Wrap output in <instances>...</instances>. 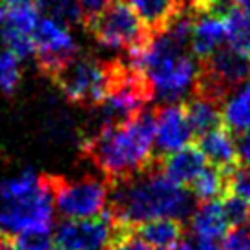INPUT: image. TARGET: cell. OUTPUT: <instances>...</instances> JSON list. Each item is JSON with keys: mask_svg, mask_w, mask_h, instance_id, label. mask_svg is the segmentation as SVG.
Segmentation results:
<instances>
[{"mask_svg": "<svg viewBox=\"0 0 250 250\" xmlns=\"http://www.w3.org/2000/svg\"><path fill=\"white\" fill-rule=\"evenodd\" d=\"M108 205L106 212L119 229L135 230L155 219L190 221L197 199L161 172V155H155L145 170L110 183Z\"/></svg>", "mask_w": 250, "mask_h": 250, "instance_id": "6da1fadb", "label": "cell"}, {"mask_svg": "<svg viewBox=\"0 0 250 250\" xmlns=\"http://www.w3.org/2000/svg\"><path fill=\"white\" fill-rule=\"evenodd\" d=\"M155 141V111L143 110L119 126L103 128L88 135L83 152L104 174L108 183L145 170L152 159Z\"/></svg>", "mask_w": 250, "mask_h": 250, "instance_id": "7a4b0ae2", "label": "cell"}, {"mask_svg": "<svg viewBox=\"0 0 250 250\" xmlns=\"http://www.w3.org/2000/svg\"><path fill=\"white\" fill-rule=\"evenodd\" d=\"M53 197L44 174L26 170L0 181V237L11 239L29 234H51Z\"/></svg>", "mask_w": 250, "mask_h": 250, "instance_id": "3957f363", "label": "cell"}, {"mask_svg": "<svg viewBox=\"0 0 250 250\" xmlns=\"http://www.w3.org/2000/svg\"><path fill=\"white\" fill-rule=\"evenodd\" d=\"M115 61L75 55L49 77L70 103L83 108H97L108 95Z\"/></svg>", "mask_w": 250, "mask_h": 250, "instance_id": "277c9868", "label": "cell"}, {"mask_svg": "<svg viewBox=\"0 0 250 250\" xmlns=\"http://www.w3.org/2000/svg\"><path fill=\"white\" fill-rule=\"evenodd\" d=\"M84 26L101 46L123 51L126 57L139 53L152 37L128 0H113L106 9L86 21Z\"/></svg>", "mask_w": 250, "mask_h": 250, "instance_id": "5b68a950", "label": "cell"}, {"mask_svg": "<svg viewBox=\"0 0 250 250\" xmlns=\"http://www.w3.org/2000/svg\"><path fill=\"white\" fill-rule=\"evenodd\" d=\"M53 207L64 217V221L93 219L106 212L110 197V183L93 175L81 179H68L64 175L46 174Z\"/></svg>", "mask_w": 250, "mask_h": 250, "instance_id": "8992f818", "label": "cell"}, {"mask_svg": "<svg viewBox=\"0 0 250 250\" xmlns=\"http://www.w3.org/2000/svg\"><path fill=\"white\" fill-rule=\"evenodd\" d=\"M31 42L39 68L48 77H51L64 64L70 62L73 57L79 55L77 42L68 26L46 15L39 17L35 28L31 31Z\"/></svg>", "mask_w": 250, "mask_h": 250, "instance_id": "52a82bcc", "label": "cell"}, {"mask_svg": "<svg viewBox=\"0 0 250 250\" xmlns=\"http://www.w3.org/2000/svg\"><path fill=\"white\" fill-rule=\"evenodd\" d=\"M125 229H119L108 212L93 219L62 221L55 229L53 241L66 250H110Z\"/></svg>", "mask_w": 250, "mask_h": 250, "instance_id": "ba28073f", "label": "cell"}, {"mask_svg": "<svg viewBox=\"0 0 250 250\" xmlns=\"http://www.w3.org/2000/svg\"><path fill=\"white\" fill-rule=\"evenodd\" d=\"M194 132L188 125L183 104H165L155 111V155H168L190 146Z\"/></svg>", "mask_w": 250, "mask_h": 250, "instance_id": "9c48e42d", "label": "cell"}, {"mask_svg": "<svg viewBox=\"0 0 250 250\" xmlns=\"http://www.w3.org/2000/svg\"><path fill=\"white\" fill-rule=\"evenodd\" d=\"M197 148L205 155L207 163H210V167L221 170L223 174H230L234 168L239 167L237 145L234 135L225 126L197 137Z\"/></svg>", "mask_w": 250, "mask_h": 250, "instance_id": "30bf717a", "label": "cell"}, {"mask_svg": "<svg viewBox=\"0 0 250 250\" xmlns=\"http://www.w3.org/2000/svg\"><path fill=\"white\" fill-rule=\"evenodd\" d=\"M225 41V19L208 13H195L190 35V49L197 61H205L217 49H221Z\"/></svg>", "mask_w": 250, "mask_h": 250, "instance_id": "8fae6325", "label": "cell"}, {"mask_svg": "<svg viewBox=\"0 0 250 250\" xmlns=\"http://www.w3.org/2000/svg\"><path fill=\"white\" fill-rule=\"evenodd\" d=\"M205 167L207 159L197 146H187L179 152L161 155V172L175 185L185 188L192 185V181L201 174Z\"/></svg>", "mask_w": 250, "mask_h": 250, "instance_id": "7c38bea8", "label": "cell"}, {"mask_svg": "<svg viewBox=\"0 0 250 250\" xmlns=\"http://www.w3.org/2000/svg\"><path fill=\"white\" fill-rule=\"evenodd\" d=\"M181 104L188 119V125L194 132V137H201L205 133L223 126L221 104H217L214 101L199 97V95H190Z\"/></svg>", "mask_w": 250, "mask_h": 250, "instance_id": "4fadbf2b", "label": "cell"}, {"mask_svg": "<svg viewBox=\"0 0 250 250\" xmlns=\"http://www.w3.org/2000/svg\"><path fill=\"white\" fill-rule=\"evenodd\" d=\"M229 223L225 219L221 208V201L199 203L194 215L190 217V230L195 239H210L217 241L219 237H225Z\"/></svg>", "mask_w": 250, "mask_h": 250, "instance_id": "5bb4252c", "label": "cell"}, {"mask_svg": "<svg viewBox=\"0 0 250 250\" xmlns=\"http://www.w3.org/2000/svg\"><path fill=\"white\" fill-rule=\"evenodd\" d=\"M223 125L232 135H243L250 130V81L230 93L221 106Z\"/></svg>", "mask_w": 250, "mask_h": 250, "instance_id": "9a60e30c", "label": "cell"}, {"mask_svg": "<svg viewBox=\"0 0 250 250\" xmlns=\"http://www.w3.org/2000/svg\"><path fill=\"white\" fill-rule=\"evenodd\" d=\"M133 234L152 249H168L183 241L185 227L175 219H155L137 227Z\"/></svg>", "mask_w": 250, "mask_h": 250, "instance_id": "2e32d148", "label": "cell"}, {"mask_svg": "<svg viewBox=\"0 0 250 250\" xmlns=\"http://www.w3.org/2000/svg\"><path fill=\"white\" fill-rule=\"evenodd\" d=\"M190 188H192L190 192L194 194L197 203L217 201V197H225L229 194L227 192V174L207 165L201 174L192 181Z\"/></svg>", "mask_w": 250, "mask_h": 250, "instance_id": "e0dca14e", "label": "cell"}, {"mask_svg": "<svg viewBox=\"0 0 250 250\" xmlns=\"http://www.w3.org/2000/svg\"><path fill=\"white\" fill-rule=\"evenodd\" d=\"M225 33L229 46L250 57V15L239 7L232 9L225 19Z\"/></svg>", "mask_w": 250, "mask_h": 250, "instance_id": "ac0fdd59", "label": "cell"}, {"mask_svg": "<svg viewBox=\"0 0 250 250\" xmlns=\"http://www.w3.org/2000/svg\"><path fill=\"white\" fill-rule=\"evenodd\" d=\"M35 6L39 11H44L46 17L59 21L64 26L84 24L79 0H35Z\"/></svg>", "mask_w": 250, "mask_h": 250, "instance_id": "d6986e66", "label": "cell"}, {"mask_svg": "<svg viewBox=\"0 0 250 250\" xmlns=\"http://www.w3.org/2000/svg\"><path fill=\"white\" fill-rule=\"evenodd\" d=\"M21 61L7 49L0 51V91L13 93L21 83Z\"/></svg>", "mask_w": 250, "mask_h": 250, "instance_id": "ffe728a7", "label": "cell"}, {"mask_svg": "<svg viewBox=\"0 0 250 250\" xmlns=\"http://www.w3.org/2000/svg\"><path fill=\"white\" fill-rule=\"evenodd\" d=\"M0 37L2 42L9 53H13L19 61L26 59V57L33 55V42H31V35L21 33V31H15L11 28L2 26L0 28Z\"/></svg>", "mask_w": 250, "mask_h": 250, "instance_id": "44dd1931", "label": "cell"}, {"mask_svg": "<svg viewBox=\"0 0 250 250\" xmlns=\"http://www.w3.org/2000/svg\"><path fill=\"white\" fill-rule=\"evenodd\" d=\"M221 208L225 219L232 227H239L250 221V203L234 194H227L221 199Z\"/></svg>", "mask_w": 250, "mask_h": 250, "instance_id": "7402d4cb", "label": "cell"}, {"mask_svg": "<svg viewBox=\"0 0 250 250\" xmlns=\"http://www.w3.org/2000/svg\"><path fill=\"white\" fill-rule=\"evenodd\" d=\"M227 192L250 203V167L239 165L227 174Z\"/></svg>", "mask_w": 250, "mask_h": 250, "instance_id": "603a6c76", "label": "cell"}, {"mask_svg": "<svg viewBox=\"0 0 250 250\" xmlns=\"http://www.w3.org/2000/svg\"><path fill=\"white\" fill-rule=\"evenodd\" d=\"M51 234L46 232H29L15 237V250H51Z\"/></svg>", "mask_w": 250, "mask_h": 250, "instance_id": "cb8c5ba5", "label": "cell"}, {"mask_svg": "<svg viewBox=\"0 0 250 250\" xmlns=\"http://www.w3.org/2000/svg\"><path fill=\"white\" fill-rule=\"evenodd\" d=\"M223 250H250V221L227 232L223 237Z\"/></svg>", "mask_w": 250, "mask_h": 250, "instance_id": "d4e9b609", "label": "cell"}, {"mask_svg": "<svg viewBox=\"0 0 250 250\" xmlns=\"http://www.w3.org/2000/svg\"><path fill=\"white\" fill-rule=\"evenodd\" d=\"M110 250H146L145 243L133 234V230H125L121 236L115 239Z\"/></svg>", "mask_w": 250, "mask_h": 250, "instance_id": "484cf974", "label": "cell"}, {"mask_svg": "<svg viewBox=\"0 0 250 250\" xmlns=\"http://www.w3.org/2000/svg\"><path fill=\"white\" fill-rule=\"evenodd\" d=\"M113 0H79V6H81V11H83L84 17V24L86 21L93 19L95 15H99L103 9L110 6Z\"/></svg>", "mask_w": 250, "mask_h": 250, "instance_id": "4316f807", "label": "cell"}, {"mask_svg": "<svg viewBox=\"0 0 250 250\" xmlns=\"http://www.w3.org/2000/svg\"><path fill=\"white\" fill-rule=\"evenodd\" d=\"M236 145H237L239 165L250 167V130L249 132H245L243 135H239V139L236 141Z\"/></svg>", "mask_w": 250, "mask_h": 250, "instance_id": "83f0119b", "label": "cell"}, {"mask_svg": "<svg viewBox=\"0 0 250 250\" xmlns=\"http://www.w3.org/2000/svg\"><path fill=\"white\" fill-rule=\"evenodd\" d=\"M194 250H223L215 241H210V239H195Z\"/></svg>", "mask_w": 250, "mask_h": 250, "instance_id": "f1b7e54d", "label": "cell"}, {"mask_svg": "<svg viewBox=\"0 0 250 250\" xmlns=\"http://www.w3.org/2000/svg\"><path fill=\"white\" fill-rule=\"evenodd\" d=\"M152 250H194V245L190 243V241H187V239H183V241H179L174 247H168V249H152Z\"/></svg>", "mask_w": 250, "mask_h": 250, "instance_id": "f546056e", "label": "cell"}, {"mask_svg": "<svg viewBox=\"0 0 250 250\" xmlns=\"http://www.w3.org/2000/svg\"><path fill=\"white\" fill-rule=\"evenodd\" d=\"M6 7H15V6H35V0H2Z\"/></svg>", "mask_w": 250, "mask_h": 250, "instance_id": "4dcf8cb0", "label": "cell"}, {"mask_svg": "<svg viewBox=\"0 0 250 250\" xmlns=\"http://www.w3.org/2000/svg\"><path fill=\"white\" fill-rule=\"evenodd\" d=\"M234 2H236V6L239 7L241 11L250 15V0H234Z\"/></svg>", "mask_w": 250, "mask_h": 250, "instance_id": "1f68e13d", "label": "cell"}, {"mask_svg": "<svg viewBox=\"0 0 250 250\" xmlns=\"http://www.w3.org/2000/svg\"><path fill=\"white\" fill-rule=\"evenodd\" d=\"M4 21H6V4L0 0V28H2Z\"/></svg>", "mask_w": 250, "mask_h": 250, "instance_id": "d6a6232c", "label": "cell"}, {"mask_svg": "<svg viewBox=\"0 0 250 250\" xmlns=\"http://www.w3.org/2000/svg\"><path fill=\"white\" fill-rule=\"evenodd\" d=\"M51 250H66V249H61V247H57V249H51Z\"/></svg>", "mask_w": 250, "mask_h": 250, "instance_id": "836d02e7", "label": "cell"}]
</instances>
